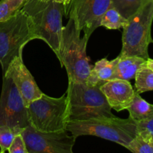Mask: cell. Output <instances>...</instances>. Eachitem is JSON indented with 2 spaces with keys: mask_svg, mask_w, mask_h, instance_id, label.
<instances>
[{
  "mask_svg": "<svg viewBox=\"0 0 153 153\" xmlns=\"http://www.w3.org/2000/svg\"><path fill=\"white\" fill-rule=\"evenodd\" d=\"M21 10L28 17L34 38L43 40L58 56L64 4L54 0H26Z\"/></svg>",
  "mask_w": 153,
  "mask_h": 153,
  "instance_id": "6da1fadb",
  "label": "cell"
},
{
  "mask_svg": "<svg viewBox=\"0 0 153 153\" xmlns=\"http://www.w3.org/2000/svg\"><path fill=\"white\" fill-rule=\"evenodd\" d=\"M81 34L74 19L69 17L67 25L63 26L57 58L61 67H65L69 81L85 83L92 67L86 53L89 39Z\"/></svg>",
  "mask_w": 153,
  "mask_h": 153,
  "instance_id": "7a4b0ae2",
  "label": "cell"
},
{
  "mask_svg": "<svg viewBox=\"0 0 153 153\" xmlns=\"http://www.w3.org/2000/svg\"><path fill=\"white\" fill-rule=\"evenodd\" d=\"M67 130L76 138L79 136H96L125 148L137 134V124L132 119H121L115 116L70 120Z\"/></svg>",
  "mask_w": 153,
  "mask_h": 153,
  "instance_id": "3957f363",
  "label": "cell"
},
{
  "mask_svg": "<svg viewBox=\"0 0 153 153\" xmlns=\"http://www.w3.org/2000/svg\"><path fill=\"white\" fill-rule=\"evenodd\" d=\"M66 94L70 121L114 116L100 87L69 81Z\"/></svg>",
  "mask_w": 153,
  "mask_h": 153,
  "instance_id": "277c9868",
  "label": "cell"
},
{
  "mask_svg": "<svg viewBox=\"0 0 153 153\" xmlns=\"http://www.w3.org/2000/svg\"><path fill=\"white\" fill-rule=\"evenodd\" d=\"M123 27L120 56L149 58L148 48L153 43L151 29L153 22V0H147L128 18Z\"/></svg>",
  "mask_w": 153,
  "mask_h": 153,
  "instance_id": "5b68a950",
  "label": "cell"
},
{
  "mask_svg": "<svg viewBox=\"0 0 153 153\" xmlns=\"http://www.w3.org/2000/svg\"><path fill=\"white\" fill-rule=\"evenodd\" d=\"M29 126L41 132L67 130L70 121L67 94L54 98L43 94L27 107Z\"/></svg>",
  "mask_w": 153,
  "mask_h": 153,
  "instance_id": "8992f818",
  "label": "cell"
},
{
  "mask_svg": "<svg viewBox=\"0 0 153 153\" xmlns=\"http://www.w3.org/2000/svg\"><path fill=\"white\" fill-rule=\"evenodd\" d=\"M33 40L28 17L21 9L10 19L0 22V65L3 75L10 63L22 55L24 46Z\"/></svg>",
  "mask_w": 153,
  "mask_h": 153,
  "instance_id": "52a82bcc",
  "label": "cell"
},
{
  "mask_svg": "<svg viewBox=\"0 0 153 153\" xmlns=\"http://www.w3.org/2000/svg\"><path fill=\"white\" fill-rule=\"evenodd\" d=\"M0 126L22 132L29 126L28 108L22 96L9 77L3 76L0 97Z\"/></svg>",
  "mask_w": 153,
  "mask_h": 153,
  "instance_id": "ba28073f",
  "label": "cell"
},
{
  "mask_svg": "<svg viewBox=\"0 0 153 153\" xmlns=\"http://www.w3.org/2000/svg\"><path fill=\"white\" fill-rule=\"evenodd\" d=\"M28 153H73L76 138L67 130L41 132L28 126L21 132Z\"/></svg>",
  "mask_w": 153,
  "mask_h": 153,
  "instance_id": "9c48e42d",
  "label": "cell"
},
{
  "mask_svg": "<svg viewBox=\"0 0 153 153\" xmlns=\"http://www.w3.org/2000/svg\"><path fill=\"white\" fill-rule=\"evenodd\" d=\"M111 0H71L67 16L73 18L76 25L88 39L98 27Z\"/></svg>",
  "mask_w": 153,
  "mask_h": 153,
  "instance_id": "30bf717a",
  "label": "cell"
},
{
  "mask_svg": "<svg viewBox=\"0 0 153 153\" xmlns=\"http://www.w3.org/2000/svg\"><path fill=\"white\" fill-rule=\"evenodd\" d=\"M3 76L11 79L22 96L26 107L31 102L40 98L43 94L24 64L22 55L16 57L10 63Z\"/></svg>",
  "mask_w": 153,
  "mask_h": 153,
  "instance_id": "8fae6325",
  "label": "cell"
},
{
  "mask_svg": "<svg viewBox=\"0 0 153 153\" xmlns=\"http://www.w3.org/2000/svg\"><path fill=\"white\" fill-rule=\"evenodd\" d=\"M100 88L111 109L118 112L129 107L135 93L129 81L121 79L108 81Z\"/></svg>",
  "mask_w": 153,
  "mask_h": 153,
  "instance_id": "7c38bea8",
  "label": "cell"
},
{
  "mask_svg": "<svg viewBox=\"0 0 153 153\" xmlns=\"http://www.w3.org/2000/svg\"><path fill=\"white\" fill-rule=\"evenodd\" d=\"M146 65V60L137 56H120L116 58L114 79L129 81L134 79L140 68Z\"/></svg>",
  "mask_w": 153,
  "mask_h": 153,
  "instance_id": "4fadbf2b",
  "label": "cell"
},
{
  "mask_svg": "<svg viewBox=\"0 0 153 153\" xmlns=\"http://www.w3.org/2000/svg\"><path fill=\"white\" fill-rule=\"evenodd\" d=\"M115 65L116 58L112 61L102 58L97 61L87 79L86 85L90 87H100L105 82L113 80Z\"/></svg>",
  "mask_w": 153,
  "mask_h": 153,
  "instance_id": "5bb4252c",
  "label": "cell"
},
{
  "mask_svg": "<svg viewBox=\"0 0 153 153\" xmlns=\"http://www.w3.org/2000/svg\"><path fill=\"white\" fill-rule=\"evenodd\" d=\"M129 117L135 123L146 120L153 117V105L146 102L135 91L132 102L127 108Z\"/></svg>",
  "mask_w": 153,
  "mask_h": 153,
  "instance_id": "9a60e30c",
  "label": "cell"
},
{
  "mask_svg": "<svg viewBox=\"0 0 153 153\" xmlns=\"http://www.w3.org/2000/svg\"><path fill=\"white\" fill-rule=\"evenodd\" d=\"M128 19L123 16L116 8L111 5L105 12L100 21V26L105 27L107 29L116 30L123 28Z\"/></svg>",
  "mask_w": 153,
  "mask_h": 153,
  "instance_id": "2e32d148",
  "label": "cell"
},
{
  "mask_svg": "<svg viewBox=\"0 0 153 153\" xmlns=\"http://www.w3.org/2000/svg\"><path fill=\"white\" fill-rule=\"evenodd\" d=\"M135 88L138 94L153 91V70L144 66L135 75Z\"/></svg>",
  "mask_w": 153,
  "mask_h": 153,
  "instance_id": "e0dca14e",
  "label": "cell"
},
{
  "mask_svg": "<svg viewBox=\"0 0 153 153\" xmlns=\"http://www.w3.org/2000/svg\"><path fill=\"white\" fill-rule=\"evenodd\" d=\"M147 0H111V5L116 8L120 14L128 19L134 14Z\"/></svg>",
  "mask_w": 153,
  "mask_h": 153,
  "instance_id": "ac0fdd59",
  "label": "cell"
},
{
  "mask_svg": "<svg viewBox=\"0 0 153 153\" xmlns=\"http://www.w3.org/2000/svg\"><path fill=\"white\" fill-rule=\"evenodd\" d=\"M26 0H1L0 1V22L10 19L22 7Z\"/></svg>",
  "mask_w": 153,
  "mask_h": 153,
  "instance_id": "d6986e66",
  "label": "cell"
},
{
  "mask_svg": "<svg viewBox=\"0 0 153 153\" xmlns=\"http://www.w3.org/2000/svg\"><path fill=\"white\" fill-rule=\"evenodd\" d=\"M126 149L132 153H153L152 143L138 133L130 142Z\"/></svg>",
  "mask_w": 153,
  "mask_h": 153,
  "instance_id": "ffe728a7",
  "label": "cell"
},
{
  "mask_svg": "<svg viewBox=\"0 0 153 153\" xmlns=\"http://www.w3.org/2000/svg\"><path fill=\"white\" fill-rule=\"evenodd\" d=\"M19 134L21 133L10 127L0 126V152L7 151L14 137Z\"/></svg>",
  "mask_w": 153,
  "mask_h": 153,
  "instance_id": "44dd1931",
  "label": "cell"
},
{
  "mask_svg": "<svg viewBox=\"0 0 153 153\" xmlns=\"http://www.w3.org/2000/svg\"><path fill=\"white\" fill-rule=\"evenodd\" d=\"M7 151L9 153H28L22 134H19L14 137Z\"/></svg>",
  "mask_w": 153,
  "mask_h": 153,
  "instance_id": "7402d4cb",
  "label": "cell"
},
{
  "mask_svg": "<svg viewBox=\"0 0 153 153\" xmlns=\"http://www.w3.org/2000/svg\"><path fill=\"white\" fill-rule=\"evenodd\" d=\"M137 133L153 137V117L146 120L136 123Z\"/></svg>",
  "mask_w": 153,
  "mask_h": 153,
  "instance_id": "603a6c76",
  "label": "cell"
},
{
  "mask_svg": "<svg viewBox=\"0 0 153 153\" xmlns=\"http://www.w3.org/2000/svg\"><path fill=\"white\" fill-rule=\"evenodd\" d=\"M54 1H56V2L61 3V4H64V13H65L66 16H67L69 4H70V1H71V0H54Z\"/></svg>",
  "mask_w": 153,
  "mask_h": 153,
  "instance_id": "cb8c5ba5",
  "label": "cell"
},
{
  "mask_svg": "<svg viewBox=\"0 0 153 153\" xmlns=\"http://www.w3.org/2000/svg\"><path fill=\"white\" fill-rule=\"evenodd\" d=\"M139 134H140V135L142 136L143 137H144L145 139H146L147 140H149V142H150L152 144L153 146V137H152V136H148V135H146V134H140V133H138Z\"/></svg>",
  "mask_w": 153,
  "mask_h": 153,
  "instance_id": "d4e9b609",
  "label": "cell"
},
{
  "mask_svg": "<svg viewBox=\"0 0 153 153\" xmlns=\"http://www.w3.org/2000/svg\"><path fill=\"white\" fill-rule=\"evenodd\" d=\"M146 66L153 70V59L150 58H148V59L146 60Z\"/></svg>",
  "mask_w": 153,
  "mask_h": 153,
  "instance_id": "484cf974",
  "label": "cell"
},
{
  "mask_svg": "<svg viewBox=\"0 0 153 153\" xmlns=\"http://www.w3.org/2000/svg\"><path fill=\"white\" fill-rule=\"evenodd\" d=\"M43 1H48V0H43Z\"/></svg>",
  "mask_w": 153,
  "mask_h": 153,
  "instance_id": "4316f807",
  "label": "cell"
},
{
  "mask_svg": "<svg viewBox=\"0 0 153 153\" xmlns=\"http://www.w3.org/2000/svg\"><path fill=\"white\" fill-rule=\"evenodd\" d=\"M0 153H4V152H0Z\"/></svg>",
  "mask_w": 153,
  "mask_h": 153,
  "instance_id": "83f0119b",
  "label": "cell"
}]
</instances>
